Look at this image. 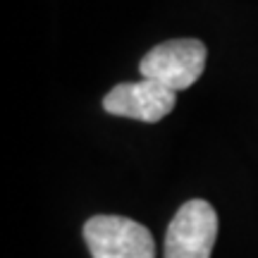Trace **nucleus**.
Masks as SVG:
<instances>
[{"instance_id":"20e7f679","label":"nucleus","mask_w":258,"mask_h":258,"mask_svg":"<svg viewBox=\"0 0 258 258\" xmlns=\"http://www.w3.org/2000/svg\"><path fill=\"white\" fill-rule=\"evenodd\" d=\"M177 103V91L153 79L117 84L105 93L103 108L115 117H129L139 122H158L167 117Z\"/></svg>"},{"instance_id":"7ed1b4c3","label":"nucleus","mask_w":258,"mask_h":258,"mask_svg":"<svg viewBox=\"0 0 258 258\" xmlns=\"http://www.w3.org/2000/svg\"><path fill=\"white\" fill-rule=\"evenodd\" d=\"M218 237V215L203 199L186 201L167 227L165 258H211Z\"/></svg>"},{"instance_id":"f03ea898","label":"nucleus","mask_w":258,"mask_h":258,"mask_svg":"<svg viewBox=\"0 0 258 258\" xmlns=\"http://www.w3.org/2000/svg\"><path fill=\"white\" fill-rule=\"evenodd\" d=\"M84 239L93 258H156L153 234L124 215H93Z\"/></svg>"},{"instance_id":"f257e3e1","label":"nucleus","mask_w":258,"mask_h":258,"mask_svg":"<svg viewBox=\"0 0 258 258\" xmlns=\"http://www.w3.org/2000/svg\"><path fill=\"white\" fill-rule=\"evenodd\" d=\"M206 67V46L199 38H172L151 48L139 62L144 79L163 84L172 91L189 89Z\"/></svg>"}]
</instances>
